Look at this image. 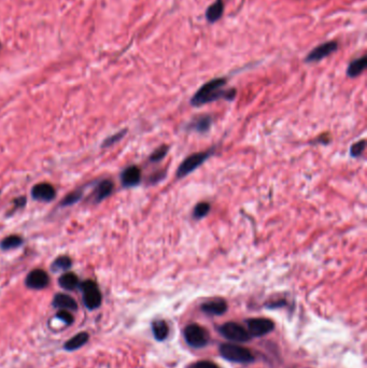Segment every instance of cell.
I'll list each match as a JSON object with an SVG mask.
<instances>
[{"label":"cell","instance_id":"1","mask_svg":"<svg viewBox=\"0 0 367 368\" xmlns=\"http://www.w3.org/2000/svg\"><path fill=\"white\" fill-rule=\"evenodd\" d=\"M225 84L226 79L224 78H217L207 82L192 97L191 105L194 107H200L219 99L233 100L236 97L237 92L235 88L224 90L223 87L225 86Z\"/></svg>","mask_w":367,"mask_h":368},{"label":"cell","instance_id":"2","mask_svg":"<svg viewBox=\"0 0 367 368\" xmlns=\"http://www.w3.org/2000/svg\"><path fill=\"white\" fill-rule=\"evenodd\" d=\"M221 357L229 362L247 364L254 362V356L249 349L239 345L234 344H224L219 348Z\"/></svg>","mask_w":367,"mask_h":368},{"label":"cell","instance_id":"3","mask_svg":"<svg viewBox=\"0 0 367 368\" xmlns=\"http://www.w3.org/2000/svg\"><path fill=\"white\" fill-rule=\"evenodd\" d=\"M212 153L213 149H210L206 152H198L187 156V158L181 163L178 170H177L176 174L177 177H178V178H184L187 175L193 173L195 169L202 165V164L211 156Z\"/></svg>","mask_w":367,"mask_h":368},{"label":"cell","instance_id":"4","mask_svg":"<svg viewBox=\"0 0 367 368\" xmlns=\"http://www.w3.org/2000/svg\"><path fill=\"white\" fill-rule=\"evenodd\" d=\"M82 291L83 303L86 308L90 310L97 309L101 305V293L98 289L97 284L92 280H86L79 285Z\"/></svg>","mask_w":367,"mask_h":368},{"label":"cell","instance_id":"5","mask_svg":"<svg viewBox=\"0 0 367 368\" xmlns=\"http://www.w3.org/2000/svg\"><path fill=\"white\" fill-rule=\"evenodd\" d=\"M219 332L224 338L233 343H246L251 338L249 332L243 326L235 322L224 323L219 327Z\"/></svg>","mask_w":367,"mask_h":368},{"label":"cell","instance_id":"6","mask_svg":"<svg viewBox=\"0 0 367 368\" xmlns=\"http://www.w3.org/2000/svg\"><path fill=\"white\" fill-rule=\"evenodd\" d=\"M184 338L188 346L202 348L209 342V334L198 324H189L184 329Z\"/></svg>","mask_w":367,"mask_h":368},{"label":"cell","instance_id":"7","mask_svg":"<svg viewBox=\"0 0 367 368\" xmlns=\"http://www.w3.org/2000/svg\"><path fill=\"white\" fill-rule=\"evenodd\" d=\"M248 332L250 336L253 337H262L267 335L275 329V324L269 319L266 318H254L250 319L247 321Z\"/></svg>","mask_w":367,"mask_h":368},{"label":"cell","instance_id":"8","mask_svg":"<svg viewBox=\"0 0 367 368\" xmlns=\"http://www.w3.org/2000/svg\"><path fill=\"white\" fill-rule=\"evenodd\" d=\"M338 49V43L336 41H329V42L320 44L315 47L305 58L306 63H317L323 58L330 56L332 53L336 52Z\"/></svg>","mask_w":367,"mask_h":368},{"label":"cell","instance_id":"9","mask_svg":"<svg viewBox=\"0 0 367 368\" xmlns=\"http://www.w3.org/2000/svg\"><path fill=\"white\" fill-rule=\"evenodd\" d=\"M49 275L42 269H33L26 277V286L32 290H42L49 285Z\"/></svg>","mask_w":367,"mask_h":368},{"label":"cell","instance_id":"10","mask_svg":"<svg viewBox=\"0 0 367 368\" xmlns=\"http://www.w3.org/2000/svg\"><path fill=\"white\" fill-rule=\"evenodd\" d=\"M33 199L40 201H51L56 196L55 188L50 183H39L31 188Z\"/></svg>","mask_w":367,"mask_h":368},{"label":"cell","instance_id":"11","mask_svg":"<svg viewBox=\"0 0 367 368\" xmlns=\"http://www.w3.org/2000/svg\"><path fill=\"white\" fill-rule=\"evenodd\" d=\"M121 181L125 187L138 185L141 181V170L137 166L127 167L121 175Z\"/></svg>","mask_w":367,"mask_h":368},{"label":"cell","instance_id":"12","mask_svg":"<svg viewBox=\"0 0 367 368\" xmlns=\"http://www.w3.org/2000/svg\"><path fill=\"white\" fill-rule=\"evenodd\" d=\"M200 308L209 316H222L227 311V304L224 299L216 298L213 301L203 303Z\"/></svg>","mask_w":367,"mask_h":368},{"label":"cell","instance_id":"13","mask_svg":"<svg viewBox=\"0 0 367 368\" xmlns=\"http://www.w3.org/2000/svg\"><path fill=\"white\" fill-rule=\"evenodd\" d=\"M53 306L59 310H68V311H76L78 309V304L74 299L63 293H58L53 299Z\"/></svg>","mask_w":367,"mask_h":368},{"label":"cell","instance_id":"14","mask_svg":"<svg viewBox=\"0 0 367 368\" xmlns=\"http://www.w3.org/2000/svg\"><path fill=\"white\" fill-rule=\"evenodd\" d=\"M113 190V183L110 180H103L98 183V185L94 192V199L96 202L106 199L110 196Z\"/></svg>","mask_w":367,"mask_h":368},{"label":"cell","instance_id":"15","mask_svg":"<svg viewBox=\"0 0 367 368\" xmlns=\"http://www.w3.org/2000/svg\"><path fill=\"white\" fill-rule=\"evenodd\" d=\"M88 339H90V335H88L87 333L85 332L79 333L77 334V335H74L72 338H70L69 340H67L64 346V349L67 351L78 350L88 342Z\"/></svg>","mask_w":367,"mask_h":368},{"label":"cell","instance_id":"16","mask_svg":"<svg viewBox=\"0 0 367 368\" xmlns=\"http://www.w3.org/2000/svg\"><path fill=\"white\" fill-rule=\"evenodd\" d=\"M224 12V2L223 0H216L206 11V18L209 23H214L219 20Z\"/></svg>","mask_w":367,"mask_h":368},{"label":"cell","instance_id":"17","mask_svg":"<svg viewBox=\"0 0 367 368\" xmlns=\"http://www.w3.org/2000/svg\"><path fill=\"white\" fill-rule=\"evenodd\" d=\"M366 63H367L366 56H362L351 61L348 68H347V76L350 78H356L360 76V74L365 70Z\"/></svg>","mask_w":367,"mask_h":368},{"label":"cell","instance_id":"18","mask_svg":"<svg viewBox=\"0 0 367 368\" xmlns=\"http://www.w3.org/2000/svg\"><path fill=\"white\" fill-rule=\"evenodd\" d=\"M58 283L64 290L67 291H72L80 285L79 278L73 272H66V274L60 276L58 279Z\"/></svg>","mask_w":367,"mask_h":368},{"label":"cell","instance_id":"19","mask_svg":"<svg viewBox=\"0 0 367 368\" xmlns=\"http://www.w3.org/2000/svg\"><path fill=\"white\" fill-rule=\"evenodd\" d=\"M212 124V119L208 115H201L199 118L194 119L192 123H189L188 127L198 133H207Z\"/></svg>","mask_w":367,"mask_h":368},{"label":"cell","instance_id":"20","mask_svg":"<svg viewBox=\"0 0 367 368\" xmlns=\"http://www.w3.org/2000/svg\"><path fill=\"white\" fill-rule=\"evenodd\" d=\"M152 331L155 339L159 340V342H164L168 337L169 329L164 320H156V321H154L152 323Z\"/></svg>","mask_w":367,"mask_h":368},{"label":"cell","instance_id":"21","mask_svg":"<svg viewBox=\"0 0 367 368\" xmlns=\"http://www.w3.org/2000/svg\"><path fill=\"white\" fill-rule=\"evenodd\" d=\"M22 244H23V238L21 236L11 235V236L5 237L4 239L0 242V248L4 251L13 250V249L21 247Z\"/></svg>","mask_w":367,"mask_h":368},{"label":"cell","instance_id":"22","mask_svg":"<svg viewBox=\"0 0 367 368\" xmlns=\"http://www.w3.org/2000/svg\"><path fill=\"white\" fill-rule=\"evenodd\" d=\"M210 209H211V204H210L209 202L202 201V202L197 203L193 211V217L196 220H200L210 212Z\"/></svg>","mask_w":367,"mask_h":368},{"label":"cell","instance_id":"23","mask_svg":"<svg viewBox=\"0 0 367 368\" xmlns=\"http://www.w3.org/2000/svg\"><path fill=\"white\" fill-rule=\"evenodd\" d=\"M72 265L71 258L68 256H59L52 264V269L54 271H60V270H68Z\"/></svg>","mask_w":367,"mask_h":368},{"label":"cell","instance_id":"24","mask_svg":"<svg viewBox=\"0 0 367 368\" xmlns=\"http://www.w3.org/2000/svg\"><path fill=\"white\" fill-rule=\"evenodd\" d=\"M169 148L167 146H162L160 148H158L155 151L150 155V162L152 163H158L161 162L163 159L165 158L168 153Z\"/></svg>","mask_w":367,"mask_h":368},{"label":"cell","instance_id":"25","mask_svg":"<svg viewBox=\"0 0 367 368\" xmlns=\"http://www.w3.org/2000/svg\"><path fill=\"white\" fill-rule=\"evenodd\" d=\"M366 147V141L365 140H360L356 143H353L351 149H350V153L352 158H358V156H361L364 152Z\"/></svg>","mask_w":367,"mask_h":368},{"label":"cell","instance_id":"26","mask_svg":"<svg viewBox=\"0 0 367 368\" xmlns=\"http://www.w3.org/2000/svg\"><path fill=\"white\" fill-rule=\"evenodd\" d=\"M81 197H82V190H76V192L68 194L64 198L62 206H71V204L79 201Z\"/></svg>","mask_w":367,"mask_h":368},{"label":"cell","instance_id":"27","mask_svg":"<svg viewBox=\"0 0 367 368\" xmlns=\"http://www.w3.org/2000/svg\"><path fill=\"white\" fill-rule=\"evenodd\" d=\"M126 134V131H122V132H119L117 134H114L112 136H110V137L107 138L104 143H103V148H108V147H111L112 145H114V143H117L118 141H120L122 138L124 137Z\"/></svg>","mask_w":367,"mask_h":368},{"label":"cell","instance_id":"28","mask_svg":"<svg viewBox=\"0 0 367 368\" xmlns=\"http://www.w3.org/2000/svg\"><path fill=\"white\" fill-rule=\"evenodd\" d=\"M56 318L62 320V321L67 325H70L73 323V317L70 313V311H68V310H59L56 313Z\"/></svg>","mask_w":367,"mask_h":368},{"label":"cell","instance_id":"29","mask_svg":"<svg viewBox=\"0 0 367 368\" xmlns=\"http://www.w3.org/2000/svg\"><path fill=\"white\" fill-rule=\"evenodd\" d=\"M188 368H219L216 364L210 361H198V362L189 365Z\"/></svg>","mask_w":367,"mask_h":368},{"label":"cell","instance_id":"30","mask_svg":"<svg viewBox=\"0 0 367 368\" xmlns=\"http://www.w3.org/2000/svg\"><path fill=\"white\" fill-rule=\"evenodd\" d=\"M25 202H26V199L24 198V197H21V198L15 199V201H14V203L16 204V206H18V207L24 206V204H25Z\"/></svg>","mask_w":367,"mask_h":368}]
</instances>
